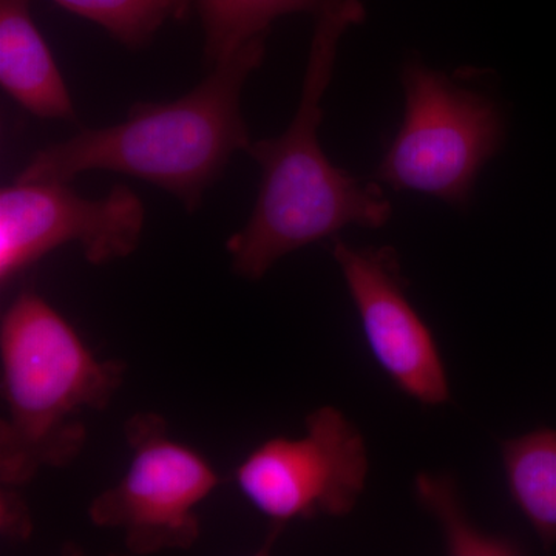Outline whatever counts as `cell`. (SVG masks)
<instances>
[{"instance_id": "9c48e42d", "label": "cell", "mask_w": 556, "mask_h": 556, "mask_svg": "<svg viewBox=\"0 0 556 556\" xmlns=\"http://www.w3.org/2000/svg\"><path fill=\"white\" fill-rule=\"evenodd\" d=\"M0 84L31 115L75 121L72 97L31 14V0H0Z\"/></svg>"}, {"instance_id": "5b68a950", "label": "cell", "mask_w": 556, "mask_h": 556, "mask_svg": "<svg viewBox=\"0 0 556 556\" xmlns=\"http://www.w3.org/2000/svg\"><path fill=\"white\" fill-rule=\"evenodd\" d=\"M367 445L342 412L320 407L305 419L300 438H270L236 470L240 492L269 522L260 555L269 554L295 519L342 518L367 485Z\"/></svg>"}, {"instance_id": "7a4b0ae2", "label": "cell", "mask_w": 556, "mask_h": 556, "mask_svg": "<svg viewBox=\"0 0 556 556\" xmlns=\"http://www.w3.org/2000/svg\"><path fill=\"white\" fill-rule=\"evenodd\" d=\"M268 35L249 40L178 100L137 102L126 119L80 129L38 150L14 181H72L89 170L144 179L193 214L252 139L241 109L249 76L262 67Z\"/></svg>"}, {"instance_id": "ba28073f", "label": "cell", "mask_w": 556, "mask_h": 556, "mask_svg": "<svg viewBox=\"0 0 556 556\" xmlns=\"http://www.w3.org/2000/svg\"><path fill=\"white\" fill-rule=\"evenodd\" d=\"M332 257L345 278L369 351L388 378L419 404L437 407L448 402L441 351L407 298L396 251L334 240Z\"/></svg>"}, {"instance_id": "3957f363", "label": "cell", "mask_w": 556, "mask_h": 556, "mask_svg": "<svg viewBox=\"0 0 556 556\" xmlns=\"http://www.w3.org/2000/svg\"><path fill=\"white\" fill-rule=\"evenodd\" d=\"M0 358V482L17 489L40 470L78 459L89 438L80 415L112 404L127 365L94 357L60 311L35 291L22 292L3 314Z\"/></svg>"}, {"instance_id": "8fae6325", "label": "cell", "mask_w": 556, "mask_h": 556, "mask_svg": "<svg viewBox=\"0 0 556 556\" xmlns=\"http://www.w3.org/2000/svg\"><path fill=\"white\" fill-rule=\"evenodd\" d=\"M325 0H193L203 27V67L214 68L249 40L266 36L273 22L316 13Z\"/></svg>"}, {"instance_id": "8992f818", "label": "cell", "mask_w": 556, "mask_h": 556, "mask_svg": "<svg viewBox=\"0 0 556 556\" xmlns=\"http://www.w3.org/2000/svg\"><path fill=\"white\" fill-rule=\"evenodd\" d=\"M129 467L90 503L89 518L123 533L127 551H188L200 538L197 507L219 484L206 457L174 441L159 413H137L124 426Z\"/></svg>"}, {"instance_id": "7c38bea8", "label": "cell", "mask_w": 556, "mask_h": 556, "mask_svg": "<svg viewBox=\"0 0 556 556\" xmlns=\"http://www.w3.org/2000/svg\"><path fill=\"white\" fill-rule=\"evenodd\" d=\"M54 3L100 25L110 38L130 51L148 49L156 33L170 21H181L193 0H53Z\"/></svg>"}, {"instance_id": "277c9868", "label": "cell", "mask_w": 556, "mask_h": 556, "mask_svg": "<svg viewBox=\"0 0 556 556\" xmlns=\"http://www.w3.org/2000/svg\"><path fill=\"white\" fill-rule=\"evenodd\" d=\"M401 80L404 121L376 177L396 190L467 207L479 172L506 139L500 102L456 84L416 58L405 62Z\"/></svg>"}, {"instance_id": "52a82bcc", "label": "cell", "mask_w": 556, "mask_h": 556, "mask_svg": "<svg viewBox=\"0 0 556 556\" xmlns=\"http://www.w3.org/2000/svg\"><path fill=\"white\" fill-rule=\"evenodd\" d=\"M144 223V203L123 182L86 199L68 181H14L0 190V285L64 244H78L94 266L127 258Z\"/></svg>"}, {"instance_id": "6da1fadb", "label": "cell", "mask_w": 556, "mask_h": 556, "mask_svg": "<svg viewBox=\"0 0 556 556\" xmlns=\"http://www.w3.org/2000/svg\"><path fill=\"white\" fill-rule=\"evenodd\" d=\"M365 16L361 0H325L294 118L280 137L252 141L248 150L262 170L258 195L247 225L226 241L230 266L244 280H262L285 255L346 226L379 229L390 222L393 206L379 186L336 167L318 141L340 42Z\"/></svg>"}, {"instance_id": "30bf717a", "label": "cell", "mask_w": 556, "mask_h": 556, "mask_svg": "<svg viewBox=\"0 0 556 556\" xmlns=\"http://www.w3.org/2000/svg\"><path fill=\"white\" fill-rule=\"evenodd\" d=\"M511 500L543 547L556 544V430L541 427L501 442Z\"/></svg>"}, {"instance_id": "5bb4252c", "label": "cell", "mask_w": 556, "mask_h": 556, "mask_svg": "<svg viewBox=\"0 0 556 556\" xmlns=\"http://www.w3.org/2000/svg\"><path fill=\"white\" fill-rule=\"evenodd\" d=\"M0 529L10 540H27L33 522L27 504L16 492V486L2 485L0 493Z\"/></svg>"}, {"instance_id": "4fadbf2b", "label": "cell", "mask_w": 556, "mask_h": 556, "mask_svg": "<svg viewBox=\"0 0 556 556\" xmlns=\"http://www.w3.org/2000/svg\"><path fill=\"white\" fill-rule=\"evenodd\" d=\"M415 493L420 506L437 518L448 555H521L522 547L507 536L482 532L468 519L457 496L455 479L447 473H419Z\"/></svg>"}]
</instances>
